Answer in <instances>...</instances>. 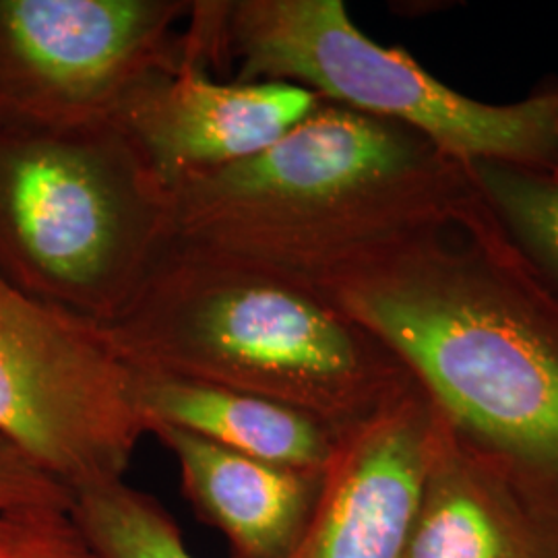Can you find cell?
<instances>
[{
  "label": "cell",
  "instance_id": "obj_1",
  "mask_svg": "<svg viewBox=\"0 0 558 558\" xmlns=\"http://www.w3.org/2000/svg\"><path fill=\"white\" fill-rule=\"evenodd\" d=\"M315 290L396 352L558 558V296L478 189Z\"/></svg>",
  "mask_w": 558,
  "mask_h": 558
},
{
  "label": "cell",
  "instance_id": "obj_2",
  "mask_svg": "<svg viewBox=\"0 0 558 558\" xmlns=\"http://www.w3.org/2000/svg\"><path fill=\"white\" fill-rule=\"evenodd\" d=\"M474 191L470 161L414 129L323 100L253 158L174 189L170 244L315 288L449 218Z\"/></svg>",
  "mask_w": 558,
  "mask_h": 558
},
{
  "label": "cell",
  "instance_id": "obj_3",
  "mask_svg": "<svg viewBox=\"0 0 558 558\" xmlns=\"http://www.w3.org/2000/svg\"><path fill=\"white\" fill-rule=\"evenodd\" d=\"M101 325L140 371L274 399L336 437L418 385L391 348L315 288L177 244Z\"/></svg>",
  "mask_w": 558,
  "mask_h": 558
},
{
  "label": "cell",
  "instance_id": "obj_4",
  "mask_svg": "<svg viewBox=\"0 0 558 558\" xmlns=\"http://www.w3.org/2000/svg\"><path fill=\"white\" fill-rule=\"evenodd\" d=\"M186 48L205 69L236 62L240 83L300 85L320 100L414 129L461 161H505L550 172L558 85L525 100H474L430 75L399 46H383L341 0H201Z\"/></svg>",
  "mask_w": 558,
  "mask_h": 558
},
{
  "label": "cell",
  "instance_id": "obj_5",
  "mask_svg": "<svg viewBox=\"0 0 558 558\" xmlns=\"http://www.w3.org/2000/svg\"><path fill=\"white\" fill-rule=\"evenodd\" d=\"M170 244V193L114 124H0V274L108 323Z\"/></svg>",
  "mask_w": 558,
  "mask_h": 558
},
{
  "label": "cell",
  "instance_id": "obj_6",
  "mask_svg": "<svg viewBox=\"0 0 558 558\" xmlns=\"http://www.w3.org/2000/svg\"><path fill=\"white\" fill-rule=\"evenodd\" d=\"M145 435L137 368L106 327L0 274V437L75 497L124 480Z\"/></svg>",
  "mask_w": 558,
  "mask_h": 558
},
{
  "label": "cell",
  "instance_id": "obj_7",
  "mask_svg": "<svg viewBox=\"0 0 558 558\" xmlns=\"http://www.w3.org/2000/svg\"><path fill=\"white\" fill-rule=\"evenodd\" d=\"M193 0H0V124H110L126 92L182 59Z\"/></svg>",
  "mask_w": 558,
  "mask_h": 558
},
{
  "label": "cell",
  "instance_id": "obj_8",
  "mask_svg": "<svg viewBox=\"0 0 558 558\" xmlns=\"http://www.w3.org/2000/svg\"><path fill=\"white\" fill-rule=\"evenodd\" d=\"M317 94L279 81L220 83L184 57L137 81L112 117L161 186L248 160L290 133L320 104Z\"/></svg>",
  "mask_w": 558,
  "mask_h": 558
},
{
  "label": "cell",
  "instance_id": "obj_9",
  "mask_svg": "<svg viewBox=\"0 0 558 558\" xmlns=\"http://www.w3.org/2000/svg\"><path fill=\"white\" fill-rule=\"evenodd\" d=\"M435 408L416 385L336 437L319 495L286 558H405Z\"/></svg>",
  "mask_w": 558,
  "mask_h": 558
},
{
  "label": "cell",
  "instance_id": "obj_10",
  "mask_svg": "<svg viewBox=\"0 0 558 558\" xmlns=\"http://www.w3.org/2000/svg\"><path fill=\"white\" fill-rule=\"evenodd\" d=\"M147 435L174 456L182 495L230 542L232 558H286L294 550L320 474L246 458L168 424L149 426Z\"/></svg>",
  "mask_w": 558,
  "mask_h": 558
},
{
  "label": "cell",
  "instance_id": "obj_11",
  "mask_svg": "<svg viewBox=\"0 0 558 558\" xmlns=\"http://www.w3.org/2000/svg\"><path fill=\"white\" fill-rule=\"evenodd\" d=\"M405 558H550L518 500L437 410Z\"/></svg>",
  "mask_w": 558,
  "mask_h": 558
},
{
  "label": "cell",
  "instance_id": "obj_12",
  "mask_svg": "<svg viewBox=\"0 0 558 558\" xmlns=\"http://www.w3.org/2000/svg\"><path fill=\"white\" fill-rule=\"evenodd\" d=\"M137 403L145 428L168 424L274 465L323 474L336 435L319 420L239 389L137 368Z\"/></svg>",
  "mask_w": 558,
  "mask_h": 558
},
{
  "label": "cell",
  "instance_id": "obj_13",
  "mask_svg": "<svg viewBox=\"0 0 558 558\" xmlns=\"http://www.w3.org/2000/svg\"><path fill=\"white\" fill-rule=\"evenodd\" d=\"M470 172L507 239L558 296L557 182L505 161H470Z\"/></svg>",
  "mask_w": 558,
  "mask_h": 558
},
{
  "label": "cell",
  "instance_id": "obj_14",
  "mask_svg": "<svg viewBox=\"0 0 558 558\" xmlns=\"http://www.w3.org/2000/svg\"><path fill=\"white\" fill-rule=\"evenodd\" d=\"M71 513L108 558H197L160 500L126 480L83 490Z\"/></svg>",
  "mask_w": 558,
  "mask_h": 558
},
{
  "label": "cell",
  "instance_id": "obj_15",
  "mask_svg": "<svg viewBox=\"0 0 558 558\" xmlns=\"http://www.w3.org/2000/svg\"><path fill=\"white\" fill-rule=\"evenodd\" d=\"M0 558H108L87 538L71 507L44 505L0 513Z\"/></svg>",
  "mask_w": 558,
  "mask_h": 558
},
{
  "label": "cell",
  "instance_id": "obj_16",
  "mask_svg": "<svg viewBox=\"0 0 558 558\" xmlns=\"http://www.w3.org/2000/svg\"><path fill=\"white\" fill-rule=\"evenodd\" d=\"M73 495L48 476L20 447L0 437V513L23 509L59 505L71 507Z\"/></svg>",
  "mask_w": 558,
  "mask_h": 558
},
{
  "label": "cell",
  "instance_id": "obj_17",
  "mask_svg": "<svg viewBox=\"0 0 558 558\" xmlns=\"http://www.w3.org/2000/svg\"><path fill=\"white\" fill-rule=\"evenodd\" d=\"M548 177L555 180L558 184V122H557V156H555V163H553V170L548 172Z\"/></svg>",
  "mask_w": 558,
  "mask_h": 558
}]
</instances>
